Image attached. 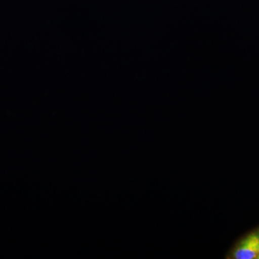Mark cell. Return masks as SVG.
<instances>
[{
	"label": "cell",
	"instance_id": "6da1fadb",
	"mask_svg": "<svg viewBox=\"0 0 259 259\" xmlns=\"http://www.w3.org/2000/svg\"><path fill=\"white\" fill-rule=\"evenodd\" d=\"M259 255V230L250 233L238 245L234 252L236 259L256 258Z\"/></svg>",
	"mask_w": 259,
	"mask_h": 259
},
{
	"label": "cell",
	"instance_id": "7a4b0ae2",
	"mask_svg": "<svg viewBox=\"0 0 259 259\" xmlns=\"http://www.w3.org/2000/svg\"><path fill=\"white\" fill-rule=\"evenodd\" d=\"M256 258H258L259 259V255H258V256H257Z\"/></svg>",
	"mask_w": 259,
	"mask_h": 259
}]
</instances>
